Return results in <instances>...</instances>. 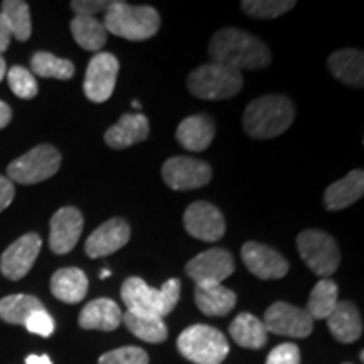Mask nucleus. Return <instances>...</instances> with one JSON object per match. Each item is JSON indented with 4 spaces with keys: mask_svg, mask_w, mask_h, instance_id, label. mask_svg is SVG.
<instances>
[{
    "mask_svg": "<svg viewBox=\"0 0 364 364\" xmlns=\"http://www.w3.org/2000/svg\"><path fill=\"white\" fill-rule=\"evenodd\" d=\"M208 54L213 63L236 71L263 70L272 63V53L263 41L235 27L218 31L209 41Z\"/></svg>",
    "mask_w": 364,
    "mask_h": 364,
    "instance_id": "nucleus-1",
    "label": "nucleus"
},
{
    "mask_svg": "<svg viewBox=\"0 0 364 364\" xmlns=\"http://www.w3.org/2000/svg\"><path fill=\"white\" fill-rule=\"evenodd\" d=\"M294 118L295 108L290 98L267 95L248 105L243 115V125L253 139H273L290 129Z\"/></svg>",
    "mask_w": 364,
    "mask_h": 364,
    "instance_id": "nucleus-2",
    "label": "nucleus"
},
{
    "mask_svg": "<svg viewBox=\"0 0 364 364\" xmlns=\"http://www.w3.org/2000/svg\"><path fill=\"white\" fill-rule=\"evenodd\" d=\"M120 295L127 311L162 318L169 316L179 302L181 282L179 279H169L161 289H152L140 277H130L122 285Z\"/></svg>",
    "mask_w": 364,
    "mask_h": 364,
    "instance_id": "nucleus-3",
    "label": "nucleus"
},
{
    "mask_svg": "<svg viewBox=\"0 0 364 364\" xmlns=\"http://www.w3.org/2000/svg\"><path fill=\"white\" fill-rule=\"evenodd\" d=\"M103 24L108 34L129 41L154 38L161 27V16L150 6H130L127 2H112L105 12Z\"/></svg>",
    "mask_w": 364,
    "mask_h": 364,
    "instance_id": "nucleus-4",
    "label": "nucleus"
},
{
    "mask_svg": "<svg viewBox=\"0 0 364 364\" xmlns=\"http://www.w3.org/2000/svg\"><path fill=\"white\" fill-rule=\"evenodd\" d=\"M177 349L194 364H221L230 353V344L221 331L206 324H196L181 332Z\"/></svg>",
    "mask_w": 364,
    "mask_h": 364,
    "instance_id": "nucleus-5",
    "label": "nucleus"
},
{
    "mask_svg": "<svg viewBox=\"0 0 364 364\" xmlns=\"http://www.w3.org/2000/svg\"><path fill=\"white\" fill-rule=\"evenodd\" d=\"M188 88L196 98L226 100L240 93L243 88V76L233 68L209 63L191 73Z\"/></svg>",
    "mask_w": 364,
    "mask_h": 364,
    "instance_id": "nucleus-6",
    "label": "nucleus"
},
{
    "mask_svg": "<svg viewBox=\"0 0 364 364\" xmlns=\"http://www.w3.org/2000/svg\"><path fill=\"white\" fill-rule=\"evenodd\" d=\"M300 258L318 277H331L339 268L341 253L336 240L321 230H306L297 236Z\"/></svg>",
    "mask_w": 364,
    "mask_h": 364,
    "instance_id": "nucleus-7",
    "label": "nucleus"
},
{
    "mask_svg": "<svg viewBox=\"0 0 364 364\" xmlns=\"http://www.w3.org/2000/svg\"><path fill=\"white\" fill-rule=\"evenodd\" d=\"M59 167H61V154L53 145L43 144L9 164L7 176L9 179L19 184H38L53 177Z\"/></svg>",
    "mask_w": 364,
    "mask_h": 364,
    "instance_id": "nucleus-8",
    "label": "nucleus"
},
{
    "mask_svg": "<svg viewBox=\"0 0 364 364\" xmlns=\"http://www.w3.org/2000/svg\"><path fill=\"white\" fill-rule=\"evenodd\" d=\"M120 65L110 53H97L86 68L83 91L93 103H103L113 95Z\"/></svg>",
    "mask_w": 364,
    "mask_h": 364,
    "instance_id": "nucleus-9",
    "label": "nucleus"
},
{
    "mask_svg": "<svg viewBox=\"0 0 364 364\" xmlns=\"http://www.w3.org/2000/svg\"><path fill=\"white\" fill-rule=\"evenodd\" d=\"M263 326L267 332L304 339L311 336L314 321L306 312V309H299L287 302H275L267 309Z\"/></svg>",
    "mask_w": 364,
    "mask_h": 364,
    "instance_id": "nucleus-10",
    "label": "nucleus"
},
{
    "mask_svg": "<svg viewBox=\"0 0 364 364\" xmlns=\"http://www.w3.org/2000/svg\"><path fill=\"white\" fill-rule=\"evenodd\" d=\"M164 182L174 191L199 189L209 184L213 171L209 164L193 157H172L162 166Z\"/></svg>",
    "mask_w": 364,
    "mask_h": 364,
    "instance_id": "nucleus-11",
    "label": "nucleus"
},
{
    "mask_svg": "<svg viewBox=\"0 0 364 364\" xmlns=\"http://www.w3.org/2000/svg\"><path fill=\"white\" fill-rule=\"evenodd\" d=\"M235 272V258L225 248H211L203 252L186 265V273L196 285L223 284Z\"/></svg>",
    "mask_w": 364,
    "mask_h": 364,
    "instance_id": "nucleus-12",
    "label": "nucleus"
},
{
    "mask_svg": "<svg viewBox=\"0 0 364 364\" xmlns=\"http://www.w3.org/2000/svg\"><path fill=\"white\" fill-rule=\"evenodd\" d=\"M184 228L194 238L211 243V241L223 238L226 231V223L215 204L196 201L186 209Z\"/></svg>",
    "mask_w": 364,
    "mask_h": 364,
    "instance_id": "nucleus-13",
    "label": "nucleus"
},
{
    "mask_svg": "<svg viewBox=\"0 0 364 364\" xmlns=\"http://www.w3.org/2000/svg\"><path fill=\"white\" fill-rule=\"evenodd\" d=\"M43 247L41 236L36 233H27L14 241L0 257V272L9 280L24 279L31 268L34 267L36 258Z\"/></svg>",
    "mask_w": 364,
    "mask_h": 364,
    "instance_id": "nucleus-14",
    "label": "nucleus"
},
{
    "mask_svg": "<svg viewBox=\"0 0 364 364\" xmlns=\"http://www.w3.org/2000/svg\"><path fill=\"white\" fill-rule=\"evenodd\" d=\"M241 258L250 272L262 280L284 279L289 272V262L267 245L248 241L241 248Z\"/></svg>",
    "mask_w": 364,
    "mask_h": 364,
    "instance_id": "nucleus-15",
    "label": "nucleus"
},
{
    "mask_svg": "<svg viewBox=\"0 0 364 364\" xmlns=\"http://www.w3.org/2000/svg\"><path fill=\"white\" fill-rule=\"evenodd\" d=\"M85 220L76 208L66 206L58 209L51 218V233H49V247L56 255H66L78 243L83 233Z\"/></svg>",
    "mask_w": 364,
    "mask_h": 364,
    "instance_id": "nucleus-16",
    "label": "nucleus"
},
{
    "mask_svg": "<svg viewBox=\"0 0 364 364\" xmlns=\"http://www.w3.org/2000/svg\"><path fill=\"white\" fill-rule=\"evenodd\" d=\"M130 240V226L122 218H113L98 226L88 236L85 243V252L90 258L108 257L124 248Z\"/></svg>",
    "mask_w": 364,
    "mask_h": 364,
    "instance_id": "nucleus-17",
    "label": "nucleus"
},
{
    "mask_svg": "<svg viewBox=\"0 0 364 364\" xmlns=\"http://www.w3.org/2000/svg\"><path fill=\"white\" fill-rule=\"evenodd\" d=\"M150 125L147 117L142 113H125L115 125L110 127L105 134V142L108 147L122 150L144 142L149 136Z\"/></svg>",
    "mask_w": 364,
    "mask_h": 364,
    "instance_id": "nucleus-18",
    "label": "nucleus"
},
{
    "mask_svg": "<svg viewBox=\"0 0 364 364\" xmlns=\"http://www.w3.org/2000/svg\"><path fill=\"white\" fill-rule=\"evenodd\" d=\"M327 327L336 341L343 344H351L363 334V321L359 311L349 300L338 302L334 311L326 318Z\"/></svg>",
    "mask_w": 364,
    "mask_h": 364,
    "instance_id": "nucleus-19",
    "label": "nucleus"
},
{
    "mask_svg": "<svg viewBox=\"0 0 364 364\" xmlns=\"http://www.w3.org/2000/svg\"><path fill=\"white\" fill-rule=\"evenodd\" d=\"M215 122L208 115H191L177 127V142L191 152H203L215 139Z\"/></svg>",
    "mask_w": 364,
    "mask_h": 364,
    "instance_id": "nucleus-20",
    "label": "nucleus"
},
{
    "mask_svg": "<svg viewBox=\"0 0 364 364\" xmlns=\"http://www.w3.org/2000/svg\"><path fill=\"white\" fill-rule=\"evenodd\" d=\"M120 307L110 299H97L86 304L80 312L78 322L83 329L90 331H115L122 324Z\"/></svg>",
    "mask_w": 364,
    "mask_h": 364,
    "instance_id": "nucleus-21",
    "label": "nucleus"
},
{
    "mask_svg": "<svg viewBox=\"0 0 364 364\" xmlns=\"http://www.w3.org/2000/svg\"><path fill=\"white\" fill-rule=\"evenodd\" d=\"M327 68L341 83L354 88H361L364 85V54L359 49L334 51L327 59Z\"/></svg>",
    "mask_w": 364,
    "mask_h": 364,
    "instance_id": "nucleus-22",
    "label": "nucleus"
},
{
    "mask_svg": "<svg viewBox=\"0 0 364 364\" xmlns=\"http://www.w3.org/2000/svg\"><path fill=\"white\" fill-rule=\"evenodd\" d=\"M364 193V172L354 169L348 176L331 184L326 189L324 201L329 211H341V209L351 206L363 198Z\"/></svg>",
    "mask_w": 364,
    "mask_h": 364,
    "instance_id": "nucleus-23",
    "label": "nucleus"
},
{
    "mask_svg": "<svg viewBox=\"0 0 364 364\" xmlns=\"http://www.w3.org/2000/svg\"><path fill=\"white\" fill-rule=\"evenodd\" d=\"M88 277L76 267L61 268L53 275L51 292L65 304H78L88 294Z\"/></svg>",
    "mask_w": 364,
    "mask_h": 364,
    "instance_id": "nucleus-24",
    "label": "nucleus"
},
{
    "mask_svg": "<svg viewBox=\"0 0 364 364\" xmlns=\"http://www.w3.org/2000/svg\"><path fill=\"white\" fill-rule=\"evenodd\" d=\"M194 300L203 314L211 317H221L235 309L236 294L223 287V284L196 285Z\"/></svg>",
    "mask_w": 364,
    "mask_h": 364,
    "instance_id": "nucleus-25",
    "label": "nucleus"
},
{
    "mask_svg": "<svg viewBox=\"0 0 364 364\" xmlns=\"http://www.w3.org/2000/svg\"><path fill=\"white\" fill-rule=\"evenodd\" d=\"M230 336L241 348L247 349H260L267 344V329L263 322L253 314H240L238 317L231 322Z\"/></svg>",
    "mask_w": 364,
    "mask_h": 364,
    "instance_id": "nucleus-26",
    "label": "nucleus"
},
{
    "mask_svg": "<svg viewBox=\"0 0 364 364\" xmlns=\"http://www.w3.org/2000/svg\"><path fill=\"white\" fill-rule=\"evenodd\" d=\"M122 322L135 338L142 339L145 343L159 344L167 339V326L161 317L127 311L122 316Z\"/></svg>",
    "mask_w": 364,
    "mask_h": 364,
    "instance_id": "nucleus-27",
    "label": "nucleus"
},
{
    "mask_svg": "<svg viewBox=\"0 0 364 364\" xmlns=\"http://www.w3.org/2000/svg\"><path fill=\"white\" fill-rule=\"evenodd\" d=\"M71 33L80 48L93 53H102V48L108 39L107 27L103 21H98L97 17L75 16V19L71 21Z\"/></svg>",
    "mask_w": 364,
    "mask_h": 364,
    "instance_id": "nucleus-28",
    "label": "nucleus"
},
{
    "mask_svg": "<svg viewBox=\"0 0 364 364\" xmlns=\"http://www.w3.org/2000/svg\"><path fill=\"white\" fill-rule=\"evenodd\" d=\"M339 302V290L336 282L331 279H322L314 285L311 297H309L306 312L312 317V321L327 318Z\"/></svg>",
    "mask_w": 364,
    "mask_h": 364,
    "instance_id": "nucleus-29",
    "label": "nucleus"
},
{
    "mask_svg": "<svg viewBox=\"0 0 364 364\" xmlns=\"http://www.w3.org/2000/svg\"><path fill=\"white\" fill-rule=\"evenodd\" d=\"M41 309H44L43 302L34 295H9V297L0 300V318L9 324L24 326L27 317L36 311H41Z\"/></svg>",
    "mask_w": 364,
    "mask_h": 364,
    "instance_id": "nucleus-30",
    "label": "nucleus"
},
{
    "mask_svg": "<svg viewBox=\"0 0 364 364\" xmlns=\"http://www.w3.org/2000/svg\"><path fill=\"white\" fill-rule=\"evenodd\" d=\"M2 19L11 31V34L17 41H27L33 33V22H31L29 6L22 0H6L2 2Z\"/></svg>",
    "mask_w": 364,
    "mask_h": 364,
    "instance_id": "nucleus-31",
    "label": "nucleus"
},
{
    "mask_svg": "<svg viewBox=\"0 0 364 364\" xmlns=\"http://www.w3.org/2000/svg\"><path fill=\"white\" fill-rule=\"evenodd\" d=\"M34 75L41 78H54V80H71L75 76V65L70 59H63L54 56L51 53L39 51L31 59Z\"/></svg>",
    "mask_w": 364,
    "mask_h": 364,
    "instance_id": "nucleus-32",
    "label": "nucleus"
},
{
    "mask_svg": "<svg viewBox=\"0 0 364 364\" xmlns=\"http://www.w3.org/2000/svg\"><path fill=\"white\" fill-rule=\"evenodd\" d=\"M295 7L294 0H245L241 9L255 19H277Z\"/></svg>",
    "mask_w": 364,
    "mask_h": 364,
    "instance_id": "nucleus-33",
    "label": "nucleus"
},
{
    "mask_svg": "<svg viewBox=\"0 0 364 364\" xmlns=\"http://www.w3.org/2000/svg\"><path fill=\"white\" fill-rule=\"evenodd\" d=\"M7 80L12 93L16 95L17 98L31 100L38 95V81H36L33 73L26 70L24 66H12L7 73Z\"/></svg>",
    "mask_w": 364,
    "mask_h": 364,
    "instance_id": "nucleus-34",
    "label": "nucleus"
},
{
    "mask_svg": "<svg viewBox=\"0 0 364 364\" xmlns=\"http://www.w3.org/2000/svg\"><path fill=\"white\" fill-rule=\"evenodd\" d=\"M98 364H149V354L135 346L113 349L100 356Z\"/></svg>",
    "mask_w": 364,
    "mask_h": 364,
    "instance_id": "nucleus-35",
    "label": "nucleus"
},
{
    "mask_svg": "<svg viewBox=\"0 0 364 364\" xmlns=\"http://www.w3.org/2000/svg\"><path fill=\"white\" fill-rule=\"evenodd\" d=\"M24 326L27 331L41 336V338H49L54 332V321L46 309H41V311L31 314Z\"/></svg>",
    "mask_w": 364,
    "mask_h": 364,
    "instance_id": "nucleus-36",
    "label": "nucleus"
},
{
    "mask_svg": "<svg viewBox=\"0 0 364 364\" xmlns=\"http://www.w3.org/2000/svg\"><path fill=\"white\" fill-rule=\"evenodd\" d=\"M267 364H300V349L292 343H284L272 349Z\"/></svg>",
    "mask_w": 364,
    "mask_h": 364,
    "instance_id": "nucleus-37",
    "label": "nucleus"
},
{
    "mask_svg": "<svg viewBox=\"0 0 364 364\" xmlns=\"http://www.w3.org/2000/svg\"><path fill=\"white\" fill-rule=\"evenodd\" d=\"M110 4L112 2H107V0H75L71 2V9L76 16L95 17L100 12H107Z\"/></svg>",
    "mask_w": 364,
    "mask_h": 364,
    "instance_id": "nucleus-38",
    "label": "nucleus"
},
{
    "mask_svg": "<svg viewBox=\"0 0 364 364\" xmlns=\"http://www.w3.org/2000/svg\"><path fill=\"white\" fill-rule=\"evenodd\" d=\"M14 196H16L14 182L9 179V177L0 176V213L11 206V203L14 201Z\"/></svg>",
    "mask_w": 364,
    "mask_h": 364,
    "instance_id": "nucleus-39",
    "label": "nucleus"
},
{
    "mask_svg": "<svg viewBox=\"0 0 364 364\" xmlns=\"http://www.w3.org/2000/svg\"><path fill=\"white\" fill-rule=\"evenodd\" d=\"M11 31H9V27L6 24V21L2 19V16H0V56H2V53L7 51L9 44H11Z\"/></svg>",
    "mask_w": 364,
    "mask_h": 364,
    "instance_id": "nucleus-40",
    "label": "nucleus"
},
{
    "mask_svg": "<svg viewBox=\"0 0 364 364\" xmlns=\"http://www.w3.org/2000/svg\"><path fill=\"white\" fill-rule=\"evenodd\" d=\"M11 118H12L11 107H9L7 103L0 102V129L7 127L9 122H11Z\"/></svg>",
    "mask_w": 364,
    "mask_h": 364,
    "instance_id": "nucleus-41",
    "label": "nucleus"
},
{
    "mask_svg": "<svg viewBox=\"0 0 364 364\" xmlns=\"http://www.w3.org/2000/svg\"><path fill=\"white\" fill-rule=\"evenodd\" d=\"M26 364H53V363H51V359H49L48 354H43V356L31 354V356L26 358Z\"/></svg>",
    "mask_w": 364,
    "mask_h": 364,
    "instance_id": "nucleus-42",
    "label": "nucleus"
},
{
    "mask_svg": "<svg viewBox=\"0 0 364 364\" xmlns=\"http://www.w3.org/2000/svg\"><path fill=\"white\" fill-rule=\"evenodd\" d=\"M7 75V66H6V61H4V58L0 56V81L4 80V76Z\"/></svg>",
    "mask_w": 364,
    "mask_h": 364,
    "instance_id": "nucleus-43",
    "label": "nucleus"
},
{
    "mask_svg": "<svg viewBox=\"0 0 364 364\" xmlns=\"http://www.w3.org/2000/svg\"><path fill=\"white\" fill-rule=\"evenodd\" d=\"M112 275V272L110 270H102V272H100V279H108V277H110Z\"/></svg>",
    "mask_w": 364,
    "mask_h": 364,
    "instance_id": "nucleus-44",
    "label": "nucleus"
},
{
    "mask_svg": "<svg viewBox=\"0 0 364 364\" xmlns=\"http://www.w3.org/2000/svg\"><path fill=\"white\" fill-rule=\"evenodd\" d=\"M132 107H134L135 110H140V108H142V105L136 102V100H134V102H132Z\"/></svg>",
    "mask_w": 364,
    "mask_h": 364,
    "instance_id": "nucleus-45",
    "label": "nucleus"
},
{
    "mask_svg": "<svg viewBox=\"0 0 364 364\" xmlns=\"http://www.w3.org/2000/svg\"><path fill=\"white\" fill-rule=\"evenodd\" d=\"M344 364H351V363H344Z\"/></svg>",
    "mask_w": 364,
    "mask_h": 364,
    "instance_id": "nucleus-46",
    "label": "nucleus"
}]
</instances>
